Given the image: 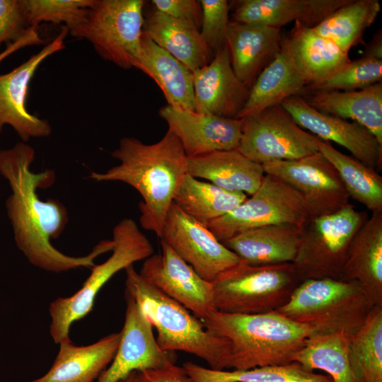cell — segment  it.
<instances>
[{
    "label": "cell",
    "mask_w": 382,
    "mask_h": 382,
    "mask_svg": "<svg viewBox=\"0 0 382 382\" xmlns=\"http://www.w3.org/2000/svg\"><path fill=\"white\" fill-rule=\"evenodd\" d=\"M35 157L33 148L23 141L0 150V175L11 190L6 209L17 247L32 265L47 271L62 272L93 267L95 259L112 251L115 242L101 241L88 255L81 257L68 255L54 248L51 239L59 238L65 229L68 212L58 199H40L37 189L51 186L55 173L52 169L33 172Z\"/></svg>",
    "instance_id": "obj_1"
},
{
    "label": "cell",
    "mask_w": 382,
    "mask_h": 382,
    "mask_svg": "<svg viewBox=\"0 0 382 382\" xmlns=\"http://www.w3.org/2000/svg\"><path fill=\"white\" fill-rule=\"evenodd\" d=\"M112 157L120 163L104 173L92 172L97 182L119 181L141 196L139 221L143 228L159 238L177 190L187 173V156L175 134L168 129L154 144L134 137H123Z\"/></svg>",
    "instance_id": "obj_2"
},
{
    "label": "cell",
    "mask_w": 382,
    "mask_h": 382,
    "mask_svg": "<svg viewBox=\"0 0 382 382\" xmlns=\"http://www.w3.org/2000/svg\"><path fill=\"white\" fill-rule=\"evenodd\" d=\"M202 323L208 332L229 342L228 369L237 370L290 364L315 335L308 326L277 311L233 314L216 311Z\"/></svg>",
    "instance_id": "obj_3"
},
{
    "label": "cell",
    "mask_w": 382,
    "mask_h": 382,
    "mask_svg": "<svg viewBox=\"0 0 382 382\" xmlns=\"http://www.w3.org/2000/svg\"><path fill=\"white\" fill-rule=\"evenodd\" d=\"M125 270L126 294L137 303L156 328V340L163 351L193 354L212 369H228L230 347L226 339L208 332L199 318L147 282L134 265Z\"/></svg>",
    "instance_id": "obj_4"
},
{
    "label": "cell",
    "mask_w": 382,
    "mask_h": 382,
    "mask_svg": "<svg viewBox=\"0 0 382 382\" xmlns=\"http://www.w3.org/2000/svg\"><path fill=\"white\" fill-rule=\"evenodd\" d=\"M375 304L355 282L323 278L302 281L277 311L310 328L315 335H352Z\"/></svg>",
    "instance_id": "obj_5"
},
{
    "label": "cell",
    "mask_w": 382,
    "mask_h": 382,
    "mask_svg": "<svg viewBox=\"0 0 382 382\" xmlns=\"http://www.w3.org/2000/svg\"><path fill=\"white\" fill-rule=\"evenodd\" d=\"M112 236L115 246L110 257L91 267V274L74 294L50 303V334L55 343L70 339L73 323L92 311L97 294L117 272L154 254L150 241L132 219L125 218L117 224Z\"/></svg>",
    "instance_id": "obj_6"
},
{
    "label": "cell",
    "mask_w": 382,
    "mask_h": 382,
    "mask_svg": "<svg viewBox=\"0 0 382 382\" xmlns=\"http://www.w3.org/2000/svg\"><path fill=\"white\" fill-rule=\"evenodd\" d=\"M301 282L292 263L251 265L241 261L213 282L215 306L233 314L277 311Z\"/></svg>",
    "instance_id": "obj_7"
},
{
    "label": "cell",
    "mask_w": 382,
    "mask_h": 382,
    "mask_svg": "<svg viewBox=\"0 0 382 382\" xmlns=\"http://www.w3.org/2000/svg\"><path fill=\"white\" fill-rule=\"evenodd\" d=\"M368 217L349 203L334 213L309 218L292 262L301 281L340 279L350 243Z\"/></svg>",
    "instance_id": "obj_8"
},
{
    "label": "cell",
    "mask_w": 382,
    "mask_h": 382,
    "mask_svg": "<svg viewBox=\"0 0 382 382\" xmlns=\"http://www.w3.org/2000/svg\"><path fill=\"white\" fill-rule=\"evenodd\" d=\"M144 6L143 0H96L69 33L89 41L104 60L130 69L141 50Z\"/></svg>",
    "instance_id": "obj_9"
},
{
    "label": "cell",
    "mask_w": 382,
    "mask_h": 382,
    "mask_svg": "<svg viewBox=\"0 0 382 382\" xmlns=\"http://www.w3.org/2000/svg\"><path fill=\"white\" fill-rule=\"evenodd\" d=\"M309 218L300 194L282 180L265 174L252 195L205 225L224 243L238 233L265 226L289 224L302 227Z\"/></svg>",
    "instance_id": "obj_10"
},
{
    "label": "cell",
    "mask_w": 382,
    "mask_h": 382,
    "mask_svg": "<svg viewBox=\"0 0 382 382\" xmlns=\"http://www.w3.org/2000/svg\"><path fill=\"white\" fill-rule=\"evenodd\" d=\"M241 120L238 150L254 162L296 160L319 151V139L301 128L281 105Z\"/></svg>",
    "instance_id": "obj_11"
},
{
    "label": "cell",
    "mask_w": 382,
    "mask_h": 382,
    "mask_svg": "<svg viewBox=\"0 0 382 382\" xmlns=\"http://www.w3.org/2000/svg\"><path fill=\"white\" fill-rule=\"evenodd\" d=\"M262 166L265 174L282 180L300 194L310 218L334 213L349 203L337 171L320 151Z\"/></svg>",
    "instance_id": "obj_12"
},
{
    "label": "cell",
    "mask_w": 382,
    "mask_h": 382,
    "mask_svg": "<svg viewBox=\"0 0 382 382\" xmlns=\"http://www.w3.org/2000/svg\"><path fill=\"white\" fill-rule=\"evenodd\" d=\"M159 238L201 277L212 283L241 262L205 224L186 214L174 203Z\"/></svg>",
    "instance_id": "obj_13"
},
{
    "label": "cell",
    "mask_w": 382,
    "mask_h": 382,
    "mask_svg": "<svg viewBox=\"0 0 382 382\" xmlns=\"http://www.w3.org/2000/svg\"><path fill=\"white\" fill-rule=\"evenodd\" d=\"M161 253L144 260L139 274L202 322L217 311L213 283L201 277L163 240Z\"/></svg>",
    "instance_id": "obj_14"
},
{
    "label": "cell",
    "mask_w": 382,
    "mask_h": 382,
    "mask_svg": "<svg viewBox=\"0 0 382 382\" xmlns=\"http://www.w3.org/2000/svg\"><path fill=\"white\" fill-rule=\"evenodd\" d=\"M68 33L67 28L63 26L59 34L39 52L11 71L0 74V133L8 125L25 143L31 138L50 136V122L28 112L27 94L29 83L40 64L65 48L64 40Z\"/></svg>",
    "instance_id": "obj_15"
},
{
    "label": "cell",
    "mask_w": 382,
    "mask_h": 382,
    "mask_svg": "<svg viewBox=\"0 0 382 382\" xmlns=\"http://www.w3.org/2000/svg\"><path fill=\"white\" fill-rule=\"evenodd\" d=\"M281 105L303 129L321 140L342 146L368 167L381 170L382 144L361 125L321 112L299 96L288 98Z\"/></svg>",
    "instance_id": "obj_16"
},
{
    "label": "cell",
    "mask_w": 382,
    "mask_h": 382,
    "mask_svg": "<svg viewBox=\"0 0 382 382\" xmlns=\"http://www.w3.org/2000/svg\"><path fill=\"white\" fill-rule=\"evenodd\" d=\"M127 309L116 354L96 382H119L137 371L175 364L169 352L157 344L153 327L137 303L126 294Z\"/></svg>",
    "instance_id": "obj_17"
},
{
    "label": "cell",
    "mask_w": 382,
    "mask_h": 382,
    "mask_svg": "<svg viewBox=\"0 0 382 382\" xmlns=\"http://www.w3.org/2000/svg\"><path fill=\"white\" fill-rule=\"evenodd\" d=\"M159 115L180 141L187 157H195L216 151L238 149L242 120L209 113L162 107Z\"/></svg>",
    "instance_id": "obj_18"
},
{
    "label": "cell",
    "mask_w": 382,
    "mask_h": 382,
    "mask_svg": "<svg viewBox=\"0 0 382 382\" xmlns=\"http://www.w3.org/2000/svg\"><path fill=\"white\" fill-rule=\"evenodd\" d=\"M195 111L238 118L250 88L235 74L227 45L206 66L192 72Z\"/></svg>",
    "instance_id": "obj_19"
},
{
    "label": "cell",
    "mask_w": 382,
    "mask_h": 382,
    "mask_svg": "<svg viewBox=\"0 0 382 382\" xmlns=\"http://www.w3.org/2000/svg\"><path fill=\"white\" fill-rule=\"evenodd\" d=\"M281 29L231 21L226 37L233 70L249 88L279 53Z\"/></svg>",
    "instance_id": "obj_20"
},
{
    "label": "cell",
    "mask_w": 382,
    "mask_h": 382,
    "mask_svg": "<svg viewBox=\"0 0 382 382\" xmlns=\"http://www.w3.org/2000/svg\"><path fill=\"white\" fill-rule=\"evenodd\" d=\"M282 45L306 86L325 81L351 61L349 53L298 21Z\"/></svg>",
    "instance_id": "obj_21"
},
{
    "label": "cell",
    "mask_w": 382,
    "mask_h": 382,
    "mask_svg": "<svg viewBox=\"0 0 382 382\" xmlns=\"http://www.w3.org/2000/svg\"><path fill=\"white\" fill-rule=\"evenodd\" d=\"M340 280L358 284L382 306V212L371 213L354 235Z\"/></svg>",
    "instance_id": "obj_22"
},
{
    "label": "cell",
    "mask_w": 382,
    "mask_h": 382,
    "mask_svg": "<svg viewBox=\"0 0 382 382\" xmlns=\"http://www.w3.org/2000/svg\"><path fill=\"white\" fill-rule=\"evenodd\" d=\"M349 0L235 1L232 21L281 29L291 22L313 28Z\"/></svg>",
    "instance_id": "obj_23"
},
{
    "label": "cell",
    "mask_w": 382,
    "mask_h": 382,
    "mask_svg": "<svg viewBox=\"0 0 382 382\" xmlns=\"http://www.w3.org/2000/svg\"><path fill=\"white\" fill-rule=\"evenodd\" d=\"M143 31L192 72L208 64L214 57L195 23L170 17L154 7L144 11Z\"/></svg>",
    "instance_id": "obj_24"
},
{
    "label": "cell",
    "mask_w": 382,
    "mask_h": 382,
    "mask_svg": "<svg viewBox=\"0 0 382 382\" xmlns=\"http://www.w3.org/2000/svg\"><path fill=\"white\" fill-rule=\"evenodd\" d=\"M121 336V331L112 333L86 346L62 341L50 370L30 382H96L113 359Z\"/></svg>",
    "instance_id": "obj_25"
},
{
    "label": "cell",
    "mask_w": 382,
    "mask_h": 382,
    "mask_svg": "<svg viewBox=\"0 0 382 382\" xmlns=\"http://www.w3.org/2000/svg\"><path fill=\"white\" fill-rule=\"evenodd\" d=\"M187 173L229 192L252 195L265 175L262 166L238 149L216 151L187 157Z\"/></svg>",
    "instance_id": "obj_26"
},
{
    "label": "cell",
    "mask_w": 382,
    "mask_h": 382,
    "mask_svg": "<svg viewBox=\"0 0 382 382\" xmlns=\"http://www.w3.org/2000/svg\"><path fill=\"white\" fill-rule=\"evenodd\" d=\"M301 235V227L281 224L265 226L238 233L223 244L241 262L251 265L292 263Z\"/></svg>",
    "instance_id": "obj_27"
},
{
    "label": "cell",
    "mask_w": 382,
    "mask_h": 382,
    "mask_svg": "<svg viewBox=\"0 0 382 382\" xmlns=\"http://www.w3.org/2000/svg\"><path fill=\"white\" fill-rule=\"evenodd\" d=\"M299 96L321 112L358 122L382 144V82L355 91H306Z\"/></svg>",
    "instance_id": "obj_28"
},
{
    "label": "cell",
    "mask_w": 382,
    "mask_h": 382,
    "mask_svg": "<svg viewBox=\"0 0 382 382\" xmlns=\"http://www.w3.org/2000/svg\"><path fill=\"white\" fill-rule=\"evenodd\" d=\"M135 67L151 78L170 106L195 111L192 72L143 31Z\"/></svg>",
    "instance_id": "obj_29"
},
{
    "label": "cell",
    "mask_w": 382,
    "mask_h": 382,
    "mask_svg": "<svg viewBox=\"0 0 382 382\" xmlns=\"http://www.w3.org/2000/svg\"><path fill=\"white\" fill-rule=\"evenodd\" d=\"M306 86V83L295 69L282 45L278 55L260 74L250 88L247 101L238 118L281 105L289 97L300 96Z\"/></svg>",
    "instance_id": "obj_30"
},
{
    "label": "cell",
    "mask_w": 382,
    "mask_h": 382,
    "mask_svg": "<svg viewBox=\"0 0 382 382\" xmlns=\"http://www.w3.org/2000/svg\"><path fill=\"white\" fill-rule=\"evenodd\" d=\"M248 197L245 193L225 190L186 173L173 203L188 216L206 224L227 214Z\"/></svg>",
    "instance_id": "obj_31"
},
{
    "label": "cell",
    "mask_w": 382,
    "mask_h": 382,
    "mask_svg": "<svg viewBox=\"0 0 382 382\" xmlns=\"http://www.w3.org/2000/svg\"><path fill=\"white\" fill-rule=\"evenodd\" d=\"M349 337L343 332L313 335L292 358L305 370H322L332 382H359L351 366Z\"/></svg>",
    "instance_id": "obj_32"
},
{
    "label": "cell",
    "mask_w": 382,
    "mask_h": 382,
    "mask_svg": "<svg viewBox=\"0 0 382 382\" xmlns=\"http://www.w3.org/2000/svg\"><path fill=\"white\" fill-rule=\"evenodd\" d=\"M380 11L378 0H349L313 29L349 53L350 49L362 41L365 30L375 21Z\"/></svg>",
    "instance_id": "obj_33"
},
{
    "label": "cell",
    "mask_w": 382,
    "mask_h": 382,
    "mask_svg": "<svg viewBox=\"0 0 382 382\" xmlns=\"http://www.w3.org/2000/svg\"><path fill=\"white\" fill-rule=\"evenodd\" d=\"M318 150L335 168L350 198L371 213L382 212V177L376 170L340 152L330 141L319 139Z\"/></svg>",
    "instance_id": "obj_34"
},
{
    "label": "cell",
    "mask_w": 382,
    "mask_h": 382,
    "mask_svg": "<svg viewBox=\"0 0 382 382\" xmlns=\"http://www.w3.org/2000/svg\"><path fill=\"white\" fill-rule=\"evenodd\" d=\"M183 367L193 382H332L328 376L308 371L296 362L233 371L215 370L191 361Z\"/></svg>",
    "instance_id": "obj_35"
},
{
    "label": "cell",
    "mask_w": 382,
    "mask_h": 382,
    "mask_svg": "<svg viewBox=\"0 0 382 382\" xmlns=\"http://www.w3.org/2000/svg\"><path fill=\"white\" fill-rule=\"evenodd\" d=\"M349 359L359 382H382V306H375L349 337Z\"/></svg>",
    "instance_id": "obj_36"
},
{
    "label": "cell",
    "mask_w": 382,
    "mask_h": 382,
    "mask_svg": "<svg viewBox=\"0 0 382 382\" xmlns=\"http://www.w3.org/2000/svg\"><path fill=\"white\" fill-rule=\"evenodd\" d=\"M30 26L42 22L64 23L69 33L85 20L96 0H21Z\"/></svg>",
    "instance_id": "obj_37"
},
{
    "label": "cell",
    "mask_w": 382,
    "mask_h": 382,
    "mask_svg": "<svg viewBox=\"0 0 382 382\" xmlns=\"http://www.w3.org/2000/svg\"><path fill=\"white\" fill-rule=\"evenodd\" d=\"M382 82V57L366 52L350 61L329 79L306 91H355Z\"/></svg>",
    "instance_id": "obj_38"
},
{
    "label": "cell",
    "mask_w": 382,
    "mask_h": 382,
    "mask_svg": "<svg viewBox=\"0 0 382 382\" xmlns=\"http://www.w3.org/2000/svg\"><path fill=\"white\" fill-rule=\"evenodd\" d=\"M200 33L214 53L226 45L231 4L226 0H200Z\"/></svg>",
    "instance_id": "obj_39"
},
{
    "label": "cell",
    "mask_w": 382,
    "mask_h": 382,
    "mask_svg": "<svg viewBox=\"0 0 382 382\" xmlns=\"http://www.w3.org/2000/svg\"><path fill=\"white\" fill-rule=\"evenodd\" d=\"M30 27L21 0H0V47L18 40Z\"/></svg>",
    "instance_id": "obj_40"
},
{
    "label": "cell",
    "mask_w": 382,
    "mask_h": 382,
    "mask_svg": "<svg viewBox=\"0 0 382 382\" xmlns=\"http://www.w3.org/2000/svg\"><path fill=\"white\" fill-rule=\"evenodd\" d=\"M152 5L160 12L174 18L201 25L202 9L196 0H152Z\"/></svg>",
    "instance_id": "obj_41"
},
{
    "label": "cell",
    "mask_w": 382,
    "mask_h": 382,
    "mask_svg": "<svg viewBox=\"0 0 382 382\" xmlns=\"http://www.w3.org/2000/svg\"><path fill=\"white\" fill-rule=\"evenodd\" d=\"M135 382H193L183 366L175 364L144 371H134Z\"/></svg>",
    "instance_id": "obj_42"
},
{
    "label": "cell",
    "mask_w": 382,
    "mask_h": 382,
    "mask_svg": "<svg viewBox=\"0 0 382 382\" xmlns=\"http://www.w3.org/2000/svg\"><path fill=\"white\" fill-rule=\"evenodd\" d=\"M44 42L37 30V26H30L16 41L6 45V49L0 53V62L13 52L22 48L40 45Z\"/></svg>",
    "instance_id": "obj_43"
},
{
    "label": "cell",
    "mask_w": 382,
    "mask_h": 382,
    "mask_svg": "<svg viewBox=\"0 0 382 382\" xmlns=\"http://www.w3.org/2000/svg\"><path fill=\"white\" fill-rule=\"evenodd\" d=\"M119 382H135L134 376V372L130 374L127 377H126L125 379L119 381Z\"/></svg>",
    "instance_id": "obj_44"
}]
</instances>
